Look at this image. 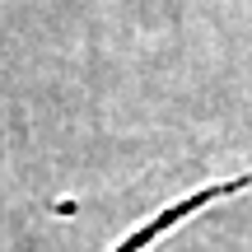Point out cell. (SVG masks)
Segmentation results:
<instances>
[{"label":"cell","mask_w":252,"mask_h":252,"mask_svg":"<svg viewBox=\"0 0 252 252\" xmlns=\"http://www.w3.org/2000/svg\"><path fill=\"white\" fill-rule=\"evenodd\" d=\"M248 182H252V173H243V178H234V182H215V187H206V191H196V196H187V201H182V206H173V210H163V215L154 220L150 229H140V234H131V238H126V243L117 248V252H140V248L150 243L154 234H163V229H168V224H178L182 215H196V210L206 206V201H215V196H229V191H243Z\"/></svg>","instance_id":"cell-1"}]
</instances>
